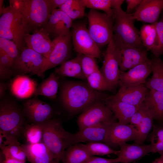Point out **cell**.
Returning <instances> with one entry per match:
<instances>
[{"label":"cell","instance_id":"cell-28","mask_svg":"<svg viewBox=\"0 0 163 163\" xmlns=\"http://www.w3.org/2000/svg\"><path fill=\"white\" fill-rule=\"evenodd\" d=\"M144 101L152 113L154 120L163 123V92L150 90Z\"/></svg>","mask_w":163,"mask_h":163},{"label":"cell","instance_id":"cell-31","mask_svg":"<svg viewBox=\"0 0 163 163\" xmlns=\"http://www.w3.org/2000/svg\"><path fill=\"white\" fill-rule=\"evenodd\" d=\"M156 23L143 25L139 31L140 39L143 46L151 52L154 49L157 41Z\"/></svg>","mask_w":163,"mask_h":163},{"label":"cell","instance_id":"cell-27","mask_svg":"<svg viewBox=\"0 0 163 163\" xmlns=\"http://www.w3.org/2000/svg\"><path fill=\"white\" fill-rule=\"evenodd\" d=\"M59 76L54 72L38 85L34 95L46 97L51 99H55L57 96L59 85Z\"/></svg>","mask_w":163,"mask_h":163},{"label":"cell","instance_id":"cell-43","mask_svg":"<svg viewBox=\"0 0 163 163\" xmlns=\"http://www.w3.org/2000/svg\"><path fill=\"white\" fill-rule=\"evenodd\" d=\"M157 41L156 45L151 52L154 56L158 58L163 55V12L160 19L156 24Z\"/></svg>","mask_w":163,"mask_h":163},{"label":"cell","instance_id":"cell-49","mask_svg":"<svg viewBox=\"0 0 163 163\" xmlns=\"http://www.w3.org/2000/svg\"><path fill=\"white\" fill-rule=\"evenodd\" d=\"M67 0H50V3L53 10L59 8Z\"/></svg>","mask_w":163,"mask_h":163},{"label":"cell","instance_id":"cell-17","mask_svg":"<svg viewBox=\"0 0 163 163\" xmlns=\"http://www.w3.org/2000/svg\"><path fill=\"white\" fill-rule=\"evenodd\" d=\"M24 46L42 55L47 59L53 50V40L45 28H42L32 34H26L24 38Z\"/></svg>","mask_w":163,"mask_h":163},{"label":"cell","instance_id":"cell-38","mask_svg":"<svg viewBox=\"0 0 163 163\" xmlns=\"http://www.w3.org/2000/svg\"><path fill=\"white\" fill-rule=\"evenodd\" d=\"M86 79L88 86L94 90L98 91L112 90L99 69L88 76Z\"/></svg>","mask_w":163,"mask_h":163},{"label":"cell","instance_id":"cell-24","mask_svg":"<svg viewBox=\"0 0 163 163\" xmlns=\"http://www.w3.org/2000/svg\"><path fill=\"white\" fill-rule=\"evenodd\" d=\"M104 103L112 112L118 122L123 124L130 123L132 117L139 106L127 104L111 96L108 97Z\"/></svg>","mask_w":163,"mask_h":163},{"label":"cell","instance_id":"cell-21","mask_svg":"<svg viewBox=\"0 0 163 163\" xmlns=\"http://www.w3.org/2000/svg\"><path fill=\"white\" fill-rule=\"evenodd\" d=\"M113 122L102 123L79 130L75 133L77 143H105L109 127Z\"/></svg>","mask_w":163,"mask_h":163},{"label":"cell","instance_id":"cell-37","mask_svg":"<svg viewBox=\"0 0 163 163\" xmlns=\"http://www.w3.org/2000/svg\"><path fill=\"white\" fill-rule=\"evenodd\" d=\"M84 145L91 156L114 154L117 156L119 153V150H116L103 142H90L86 143Z\"/></svg>","mask_w":163,"mask_h":163},{"label":"cell","instance_id":"cell-3","mask_svg":"<svg viewBox=\"0 0 163 163\" xmlns=\"http://www.w3.org/2000/svg\"><path fill=\"white\" fill-rule=\"evenodd\" d=\"M53 11L50 0H23L20 13L25 33L44 27Z\"/></svg>","mask_w":163,"mask_h":163},{"label":"cell","instance_id":"cell-4","mask_svg":"<svg viewBox=\"0 0 163 163\" xmlns=\"http://www.w3.org/2000/svg\"><path fill=\"white\" fill-rule=\"evenodd\" d=\"M0 130L18 139L26 124L25 117L18 104L5 96L0 99Z\"/></svg>","mask_w":163,"mask_h":163},{"label":"cell","instance_id":"cell-25","mask_svg":"<svg viewBox=\"0 0 163 163\" xmlns=\"http://www.w3.org/2000/svg\"><path fill=\"white\" fill-rule=\"evenodd\" d=\"M21 145L27 159L30 163H52L51 154L43 142L34 144Z\"/></svg>","mask_w":163,"mask_h":163},{"label":"cell","instance_id":"cell-47","mask_svg":"<svg viewBox=\"0 0 163 163\" xmlns=\"http://www.w3.org/2000/svg\"><path fill=\"white\" fill-rule=\"evenodd\" d=\"M142 0H126L125 2L127 4L126 12L131 14L132 11L137 7L141 3Z\"/></svg>","mask_w":163,"mask_h":163},{"label":"cell","instance_id":"cell-46","mask_svg":"<svg viewBox=\"0 0 163 163\" xmlns=\"http://www.w3.org/2000/svg\"><path fill=\"white\" fill-rule=\"evenodd\" d=\"M120 162L119 158H107L96 156H91L83 163H118Z\"/></svg>","mask_w":163,"mask_h":163},{"label":"cell","instance_id":"cell-42","mask_svg":"<svg viewBox=\"0 0 163 163\" xmlns=\"http://www.w3.org/2000/svg\"><path fill=\"white\" fill-rule=\"evenodd\" d=\"M81 54V63L83 72L86 78L89 75L99 70L95 58Z\"/></svg>","mask_w":163,"mask_h":163},{"label":"cell","instance_id":"cell-30","mask_svg":"<svg viewBox=\"0 0 163 163\" xmlns=\"http://www.w3.org/2000/svg\"><path fill=\"white\" fill-rule=\"evenodd\" d=\"M91 156L84 144L79 143L66 149L61 161L62 163H83Z\"/></svg>","mask_w":163,"mask_h":163},{"label":"cell","instance_id":"cell-19","mask_svg":"<svg viewBox=\"0 0 163 163\" xmlns=\"http://www.w3.org/2000/svg\"><path fill=\"white\" fill-rule=\"evenodd\" d=\"M163 10V0H142L132 13L135 20L152 24L158 21Z\"/></svg>","mask_w":163,"mask_h":163},{"label":"cell","instance_id":"cell-35","mask_svg":"<svg viewBox=\"0 0 163 163\" xmlns=\"http://www.w3.org/2000/svg\"><path fill=\"white\" fill-rule=\"evenodd\" d=\"M21 144L18 141L1 149L0 153L4 158H10L25 162L26 155Z\"/></svg>","mask_w":163,"mask_h":163},{"label":"cell","instance_id":"cell-1","mask_svg":"<svg viewBox=\"0 0 163 163\" xmlns=\"http://www.w3.org/2000/svg\"><path fill=\"white\" fill-rule=\"evenodd\" d=\"M107 97L92 89L88 84L80 82L66 81L62 84L60 89L62 105L72 114L81 113L97 102H104Z\"/></svg>","mask_w":163,"mask_h":163},{"label":"cell","instance_id":"cell-26","mask_svg":"<svg viewBox=\"0 0 163 163\" xmlns=\"http://www.w3.org/2000/svg\"><path fill=\"white\" fill-rule=\"evenodd\" d=\"M81 54L78 53L74 58L69 60L56 68L54 72L59 77H72L82 79H86L82 68Z\"/></svg>","mask_w":163,"mask_h":163},{"label":"cell","instance_id":"cell-45","mask_svg":"<svg viewBox=\"0 0 163 163\" xmlns=\"http://www.w3.org/2000/svg\"><path fill=\"white\" fill-rule=\"evenodd\" d=\"M17 141L18 139L16 137L0 130V149Z\"/></svg>","mask_w":163,"mask_h":163},{"label":"cell","instance_id":"cell-52","mask_svg":"<svg viewBox=\"0 0 163 163\" xmlns=\"http://www.w3.org/2000/svg\"><path fill=\"white\" fill-rule=\"evenodd\" d=\"M125 0H111L112 8L116 6H121Z\"/></svg>","mask_w":163,"mask_h":163},{"label":"cell","instance_id":"cell-11","mask_svg":"<svg viewBox=\"0 0 163 163\" xmlns=\"http://www.w3.org/2000/svg\"><path fill=\"white\" fill-rule=\"evenodd\" d=\"M113 40L119 54L120 71L128 70L148 58L147 50L127 45L115 34H113Z\"/></svg>","mask_w":163,"mask_h":163},{"label":"cell","instance_id":"cell-44","mask_svg":"<svg viewBox=\"0 0 163 163\" xmlns=\"http://www.w3.org/2000/svg\"><path fill=\"white\" fill-rule=\"evenodd\" d=\"M148 109V106L144 101L139 106L137 110L132 117L130 124L136 128L140 124Z\"/></svg>","mask_w":163,"mask_h":163},{"label":"cell","instance_id":"cell-6","mask_svg":"<svg viewBox=\"0 0 163 163\" xmlns=\"http://www.w3.org/2000/svg\"><path fill=\"white\" fill-rule=\"evenodd\" d=\"M87 18L90 35L100 49L108 45L113 37V17L90 9Z\"/></svg>","mask_w":163,"mask_h":163},{"label":"cell","instance_id":"cell-51","mask_svg":"<svg viewBox=\"0 0 163 163\" xmlns=\"http://www.w3.org/2000/svg\"><path fill=\"white\" fill-rule=\"evenodd\" d=\"M0 163H25V162L14 159L4 158L3 157H1Z\"/></svg>","mask_w":163,"mask_h":163},{"label":"cell","instance_id":"cell-41","mask_svg":"<svg viewBox=\"0 0 163 163\" xmlns=\"http://www.w3.org/2000/svg\"><path fill=\"white\" fill-rule=\"evenodd\" d=\"M0 49L9 56L13 63L20 54V51L16 44L12 40L5 38L0 37Z\"/></svg>","mask_w":163,"mask_h":163},{"label":"cell","instance_id":"cell-8","mask_svg":"<svg viewBox=\"0 0 163 163\" xmlns=\"http://www.w3.org/2000/svg\"><path fill=\"white\" fill-rule=\"evenodd\" d=\"M46 63L42 55L24 46L13 62V68L16 75H35L43 78Z\"/></svg>","mask_w":163,"mask_h":163},{"label":"cell","instance_id":"cell-48","mask_svg":"<svg viewBox=\"0 0 163 163\" xmlns=\"http://www.w3.org/2000/svg\"><path fill=\"white\" fill-rule=\"evenodd\" d=\"M9 6L20 12L22 7L23 0H9Z\"/></svg>","mask_w":163,"mask_h":163},{"label":"cell","instance_id":"cell-12","mask_svg":"<svg viewBox=\"0 0 163 163\" xmlns=\"http://www.w3.org/2000/svg\"><path fill=\"white\" fill-rule=\"evenodd\" d=\"M100 70L111 90L118 84L120 75L119 58L113 38L108 45L104 53L102 65Z\"/></svg>","mask_w":163,"mask_h":163},{"label":"cell","instance_id":"cell-9","mask_svg":"<svg viewBox=\"0 0 163 163\" xmlns=\"http://www.w3.org/2000/svg\"><path fill=\"white\" fill-rule=\"evenodd\" d=\"M71 31L72 43L78 53L100 59V49L93 40L85 24L83 22L73 23Z\"/></svg>","mask_w":163,"mask_h":163},{"label":"cell","instance_id":"cell-22","mask_svg":"<svg viewBox=\"0 0 163 163\" xmlns=\"http://www.w3.org/2000/svg\"><path fill=\"white\" fill-rule=\"evenodd\" d=\"M148 89L143 84L130 86H120L116 94L111 96L121 101L139 106L144 101Z\"/></svg>","mask_w":163,"mask_h":163},{"label":"cell","instance_id":"cell-5","mask_svg":"<svg viewBox=\"0 0 163 163\" xmlns=\"http://www.w3.org/2000/svg\"><path fill=\"white\" fill-rule=\"evenodd\" d=\"M112 9L114 19L113 33L126 45L143 49L139 32L134 25L135 20L132 13L124 11L121 6L115 7Z\"/></svg>","mask_w":163,"mask_h":163},{"label":"cell","instance_id":"cell-39","mask_svg":"<svg viewBox=\"0 0 163 163\" xmlns=\"http://www.w3.org/2000/svg\"><path fill=\"white\" fill-rule=\"evenodd\" d=\"M13 62L9 56L0 49V79L2 82L16 75L13 68Z\"/></svg>","mask_w":163,"mask_h":163},{"label":"cell","instance_id":"cell-15","mask_svg":"<svg viewBox=\"0 0 163 163\" xmlns=\"http://www.w3.org/2000/svg\"><path fill=\"white\" fill-rule=\"evenodd\" d=\"M136 128L130 124H123L116 121L110 126L105 143L112 148L119 147L122 142L136 140Z\"/></svg>","mask_w":163,"mask_h":163},{"label":"cell","instance_id":"cell-32","mask_svg":"<svg viewBox=\"0 0 163 163\" xmlns=\"http://www.w3.org/2000/svg\"><path fill=\"white\" fill-rule=\"evenodd\" d=\"M22 136L28 144H34L43 142V127L42 124L31 123L25 124Z\"/></svg>","mask_w":163,"mask_h":163},{"label":"cell","instance_id":"cell-53","mask_svg":"<svg viewBox=\"0 0 163 163\" xmlns=\"http://www.w3.org/2000/svg\"><path fill=\"white\" fill-rule=\"evenodd\" d=\"M151 163H163V155H160L159 157L155 159Z\"/></svg>","mask_w":163,"mask_h":163},{"label":"cell","instance_id":"cell-33","mask_svg":"<svg viewBox=\"0 0 163 163\" xmlns=\"http://www.w3.org/2000/svg\"><path fill=\"white\" fill-rule=\"evenodd\" d=\"M85 7L83 0H67L59 8L73 21L85 16Z\"/></svg>","mask_w":163,"mask_h":163},{"label":"cell","instance_id":"cell-16","mask_svg":"<svg viewBox=\"0 0 163 163\" xmlns=\"http://www.w3.org/2000/svg\"><path fill=\"white\" fill-rule=\"evenodd\" d=\"M152 72L151 62L148 58L127 72L120 71L118 84L120 86H130L145 84Z\"/></svg>","mask_w":163,"mask_h":163},{"label":"cell","instance_id":"cell-29","mask_svg":"<svg viewBox=\"0 0 163 163\" xmlns=\"http://www.w3.org/2000/svg\"><path fill=\"white\" fill-rule=\"evenodd\" d=\"M150 59L152 75L145 86L150 90L163 92V61L155 56Z\"/></svg>","mask_w":163,"mask_h":163},{"label":"cell","instance_id":"cell-20","mask_svg":"<svg viewBox=\"0 0 163 163\" xmlns=\"http://www.w3.org/2000/svg\"><path fill=\"white\" fill-rule=\"evenodd\" d=\"M120 150L117 157L121 163L135 162L148 155L153 153L151 144L139 145L123 142L119 145Z\"/></svg>","mask_w":163,"mask_h":163},{"label":"cell","instance_id":"cell-7","mask_svg":"<svg viewBox=\"0 0 163 163\" xmlns=\"http://www.w3.org/2000/svg\"><path fill=\"white\" fill-rule=\"evenodd\" d=\"M25 34L20 13L10 6L5 8L0 18V37L13 41L20 51Z\"/></svg>","mask_w":163,"mask_h":163},{"label":"cell","instance_id":"cell-13","mask_svg":"<svg viewBox=\"0 0 163 163\" xmlns=\"http://www.w3.org/2000/svg\"><path fill=\"white\" fill-rule=\"evenodd\" d=\"M23 110L25 117L31 123H43L53 118L54 114L50 105L35 97L24 102Z\"/></svg>","mask_w":163,"mask_h":163},{"label":"cell","instance_id":"cell-18","mask_svg":"<svg viewBox=\"0 0 163 163\" xmlns=\"http://www.w3.org/2000/svg\"><path fill=\"white\" fill-rule=\"evenodd\" d=\"M73 24V20L58 8L52 12L44 28L50 37L55 38L70 33Z\"/></svg>","mask_w":163,"mask_h":163},{"label":"cell","instance_id":"cell-36","mask_svg":"<svg viewBox=\"0 0 163 163\" xmlns=\"http://www.w3.org/2000/svg\"><path fill=\"white\" fill-rule=\"evenodd\" d=\"M149 140L153 153L163 155V123L154 125Z\"/></svg>","mask_w":163,"mask_h":163},{"label":"cell","instance_id":"cell-54","mask_svg":"<svg viewBox=\"0 0 163 163\" xmlns=\"http://www.w3.org/2000/svg\"><path fill=\"white\" fill-rule=\"evenodd\" d=\"M4 0H0V16L3 13L4 9L5 8L4 7L3 5Z\"/></svg>","mask_w":163,"mask_h":163},{"label":"cell","instance_id":"cell-55","mask_svg":"<svg viewBox=\"0 0 163 163\" xmlns=\"http://www.w3.org/2000/svg\"><path fill=\"white\" fill-rule=\"evenodd\" d=\"M135 163V162H134V163Z\"/></svg>","mask_w":163,"mask_h":163},{"label":"cell","instance_id":"cell-40","mask_svg":"<svg viewBox=\"0 0 163 163\" xmlns=\"http://www.w3.org/2000/svg\"><path fill=\"white\" fill-rule=\"evenodd\" d=\"M86 7L95 10H101L108 16L113 17L111 0H83Z\"/></svg>","mask_w":163,"mask_h":163},{"label":"cell","instance_id":"cell-14","mask_svg":"<svg viewBox=\"0 0 163 163\" xmlns=\"http://www.w3.org/2000/svg\"><path fill=\"white\" fill-rule=\"evenodd\" d=\"M53 41L54 47L46 59L44 73L69 60L71 55L72 42L71 32L66 35L54 38Z\"/></svg>","mask_w":163,"mask_h":163},{"label":"cell","instance_id":"cell-23","mask_svg":"<svg viewBox=\"0 0 163 163\" xmlns=\"http://www.w3.org/2000/svg\"><path fill=\"white\" fill-rule=\"evenodd\" d=\"M37 82L27 75H17L10 85L11 92L16 97L25 99L34 95Z\"/></svg>","mask_w":163,"mask_h":163},{"label":"cell","instance_id":"cell-34","mask_svg":"<svg viewBox=\"0 0 163 163\" xmlns=\"http://www.w3.org/2000/svg\"><path fill=\"white\" fill-rule=\"evenodd\" d=\"M154 120L153 114L149 108L139 125L136 127L137 136L135 143L142 145L152 129Z\"/></svg>","mask_w":163,"mask_h":163},{"label":"cell","instance_id":"cell-50","mask_svg":"<svg viewBox=\"0 0 163 163\" xmlns=\"http://www.w3.org/2000/svg\"><path fill=\"white\" fill-rule=\"evenodd\" d=\"M8 85L6 83L1 82L0 83V98L1 99L5 96V92Z\"/></svg>","mask_w":163,"mask_h":163},{"label":"cell","instance_id":"cell-10","mask_svg":"<svg viewBox=\"0 0 163 163\" xmlns=\"http://www.w3.org/2000/svg\"><path fill=\"white\" fill-rule=\"evenodd\" d=\"M116 119L110 108L102 101L92 104L81 112L78 117L79 130L104 123H113Z\"/></svg>","mask_w":163,"mask_h":163},{"label":"cell","instance_id":"cell-2","mask_svg":"<svg viewBox=\"0 0 163 163\" xmlns=\"http://www.w3.org/2000/svg\"><path fill=\"white\" fill-rule=\"evenodd\" d=\"M42 124L43 142L51 154L52 163H59L66 149L77 144L75 134L66 130L61 121L57 118H53Z\"/></svg>","mask_w":163,"mask_h":163}]
</instances>
